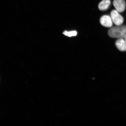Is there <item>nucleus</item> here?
Wrapping results in <instances>:
<instances>
[{
    "label": "nucleus",
    "instance_id": "obj_4",
    "mask_svg": "<svg viewBox=\"0 0 126 126\" xmlns=\"http://www.w3.org/2000/svg\"><path fill=\"white\" fill-rule=\"evenodd\" d=\"M100 22L102 26L107 28H111L113 25V22L111 17L109 16L104 15L101 18Z\"/></svg>",
    "mask_w": 126,
    "mask_h": 126
},
{
    "label": "nucleus",
    "instance_id": "obj_3",
    "mask_svg": "<svg viewBox=\"0 0 126 126\" xmlns=\"http://www.w3.org/2000/svg\"><path fill=\"white\" fill-rule=\"evenodd\" d=\"M113 4L116 10L119 12H122L125 10L126 4L124 0H114Z\"/></svg>",
    "mask_w": 126,
    "mask_h": 126
},
{
    "label": "nucleus",
    "instance_id": "obj_7",
    "mask_svg": "<svg viewBox=\"0 0 126 126\" xmlns=\"http://www.w3.org/2000/svg\"><path fill=\"white\" fill-rule=\"evenodd\" d=\"M63 34L66 36L70 37L72 36H76L77 34V32L76 31H75L70 32L65 31L63 33Z\"/></svg>",
    "mask_w": 126,
    "mask_h": 126
},
{
    "label": "nucleus",
    "instance_id": "obj_6",
    "mask_svg": "<svg viewBox=\"0 0 126 126\" xmlns=\"http://www.w3.org/2000/svg\"><path fill=\"white\" fill-rule=\"evenodd\" d=\"M110 4V0H103L99 4V9L102 11L106 10L109 7Z\"/></svg>",
    "mask_w": 126,
    "mask_h": 126
},
{
    "label": "nucleus",
    "instance_id": "obj_1",
    "mask_svg": "<svg viewBox=\"0 0 126 126\" xmlns=\"http://www.w3.org/2000/svg\"><path fill=\"white\" fill-rule=\"evenodd\" d=\"M108 34L113 38L125 39L126 38V26L121 25L113 27L108 31Z\"/></svg>",
    "mask_w": 126,
    "mask_h": 126
},
{
    "label": "nucleus",
    "instance_id": "obj_5",
    "mask_svg": "<svg viewBox=\"0 0 126 126\" xmlns=\"http://www.w3.org/2000/svg\"><path fill=\"white\" fill-rule=\"evenodd\" d=\"M115 45L118 50L121 51H126V43L125 39H118L115 42Z\"/></svg>",
    "mask_w": 126,
    "mask_h": 126
},
{
    "label": "nucleus",
    "instance_id": "obj_8",
    "mask_svg": "<svg viewBox=\"0 0 126 126\" xmlns=\"http://www.w3.org/2000/svg\"><path fill=\"white\" fill-rule=\"evenodd\" d=\"M125 41L126 42V38H125Z\"/></svg>",
    "mask_w": 126,
    "mask_h": 126
},
{
    "label": "nucleus",
    "instance_id": "obj_2",
    "mask_svg": "<svg viewBox=\"0 0 126 126\" xmlns=\"http://www.w3.org/2000/svg\"><path fill=\"white\" fill-rule=\"evenodd\" d=\"M119 12L116 10H113L110 14V17L113 23L116 26L122 25L124 21L123 18Z\"/></svg>",
    "mask_w": 126,
    "mask_h": 126
}]
</instances>
